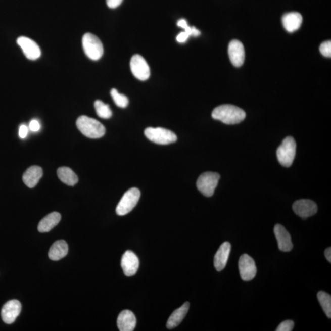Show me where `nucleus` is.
Returning <instances> with one entry per match:
<instances>
[{
  "label": "nucleus",
  "instance_id": "nucleus-1",
  "mask_svg": "<svg viewBox=\"0 0 331 331\" xmlns=\"http://www.w3.org/2000/svg\"><path fill=\"white\" fill-rule=\"evenodd\" d=\"M213 119L220 120L227 125L240 123L246 117V112L237 106L231 105H223L214 109L212 113Z\"/></svg>",
  "mask_w": 331,
  "mask_h": 331
},
{
  "label": "nucleus",
  "instance_id": "nucleus-2",
  "mask_svg": "<svg viewBox=\"0 0 331 331\" xmlns=\"http://www.w3.org/2000/svg\"><path fill=\"white\" fill-rule=\"evenodd\" d=\"M76 126L82 134L91 139H99L106 133V128L102 123L88 116L79 117L76 121Z\"/></svg>",
  "mask_w": 331,
  "mask_h": 331
},
{
  "label": "nucleus",
  "instance_id": "nucleus-3",
  "mask_svg": "<svg viewBox=\"0 0 331 331\" xmlns=\"http://www.w3.org/2000/svg\"><path fill=\"white\" fill-rule=\"evenodd\" d=\"M82 46L89 59L97 61L102 58L104 53L103 45L97 36L90 33H85L82 37Z\"/></svg>",
  "mask_w": 331,
  "mask_h": 331
},
{
  "label": "nucleus",
  "instance_id": "nucleus-4",
  "mask_svg": "<svg viewBox=\"0 0 331 331\" xmlns=\"http://www.w3.org/2000/svg\"><path fill=\"white\" fill-rule=\"evenodd\" d=\"M296 150V143L294 138L291 136L286 137L277 151L279 163L285 167L292 166L295 158Z\"/></svg>",
  "mask_w": 331,
  "mask_h": 331
},
{
  "label": "nucleus",
  "instance_id": "nucleus-5",
  "mask_svg": "<svg viewBox=\"0 0 331 331\" xmlns=\"http://www.w3.org/2000/svg\"><path fill=\"white\" fill-rule=\"evenodd\" d=\"M220 175L217 172H206L199 177L197 182L198 191L207 197L214 195L217 188Z\"/></svg>",
  "mask_w": 331,
  "mask_h": 331
},
{
  "label": "nucleus",
  "instance_id": "nucleus-6",
  "mask_svg": "<svg viewBox=\"0 0 331 331\" xmlns=\"http://www.w3.org/2000/svg\"><path fill=\"white\" fill-rule=\"evenodd\" d=\"M145 134L149 140L157 145H168L176 142L177 140V136L173 132L163 128H148Z\"/></svg>",
  "mask_w": 331,
  "mask_h": 331
},
{
  "label": "nucleus",
  "instance_id": "nucleus-7",
  "mask_svg": "<svg viewBox=\"0 0 331 331\" xmlns=\"http://www.w3.org/2000/svg\"><path fill=\"white\" fill-rule=\"evenodd\" d=\"M140 197L139 190L132 188L126 192L117 206L118 215L123 216L129 214L137 205Z\"/></svg>",
  "mask_w": 331,
  "mask_h": 331
},
{
  "label": "nucleus",
  "instance_id": "nucleus-8",
  "mask_svg": "<svg viewBox=\"0 0 331 331\" xmlns=\"http://www.w3.org/2000/svg\"><path fill=\"white\" fill-rule=\"evenodd\" d=\"M130 68L132 74L137 79L145 81L149 78L151 75L149 66L146 60L140 55H134L132 57Z\"/></svg>",
  "mask_w": 331,
  "mask_h": 331
},
{
  "label": "nucleus",
  "instance_id": "nucleus-9",
  "mask_svg": "<svg viewBox=\"0 0 331 331\" xmlns=\"http://www.w3.org/2000/svg\"><path fill=\"white\" fill-rule=\"evenodd\" d=\"M239 269L241 277L244 281H250L255 277L257 274V266L253 259L249 255L241 256L239 261Z\"/></svg>",
  "mask_w": 331,
  "mask_h": 331
},
{
  "label": "nucleus",
  "instance_id": "nucleus-10",
  "mask_svg": "<svg viewBox=\"0 0 331 331\" xmlns=\"http://www.w3.org/2000/svg\"><path fill=\"white\" fill-rule=\"evenodd\" d=\"M17 44L21 47L23 53L28 59L36 60L41 56V51L39 45L33 40L25 36L19 37L17 40Z\"/></svg>",
  "mask_w": 331,
  "mask_h": 331
},
{
  "label": "nucleus",
  "instance_id": "nucleus-11",
  "mask_svg": "<svg viewBox=\"0 0 331 331\" xmlns=\"http://www.w3.org/2000/svg\"><path fill=\"white\" fill-rule=\"evenodd\" d=\"M293 209L296 215L303 219H306L316 214L318 207L314 201L310 200H300L296 201L293 204Z\"/></svg>",
  "mask_w": 331,
  "mask_h": 331
},
{
  "label": "nucleus",
  "instance_id": "nucleus-12",
  "mask_svg": "<svg viewBox=\"0 0 331 331\" xmlns=\"http://www.w3.org/2000/svg\"><path fill=\"white\" fill-rule=\"evenodd\" d=\"M22 306L19 301L11 300L4 305L2 309V318L7 324H12L20 313H21Z\"/></svg>",
  "mask_w": 331,
  "mask_h": 331
},
{
  "label": "nucleus",
  "instance_id": "nucleus-13",
  "mask_svg": "<svg viewBox=\"0 0 331 331\" xmlns=\"http://www.w3.org/2000/svg\"><path fill=\"white\" fill-rule=\"evenodd\" d=\"M123 272L126 276H131L136 274L139 266V261L134 253L128 250L123 254L121 261Z\"/></svg>",
  "mask_w": 331,
  "mask_h": 331
},
{
  "label": "nucleus",
  "instance_id": "nucleus-14",
  "mask_svg": "<svg viewBox=\"0 0 331 331\" xmlns=\"http://www.w3.org/2000/svg\"><path fill=\"white\" fill-rule=\"evenodd\" d=\"M228 54L232 64L235 67H240L245 60V50L243 43L238 40L230 42L228 47Z\"/></svg>",
  "mask_w": 331,
  "mask_h": 331
},
{
  "label": "nucleus",
  "instance_id": "nucleus-15",
  "mask_svg": "<svg viewBox=\"0 0 331 331\" xmlns=\"http://www.w3.org/2000/svg\"><path fill=\"white\" fill-rule=\"evenodd\" d=\"M274 234L277 239L278 249L282 252H290L293 249V244L289 232L281 224H276L274 227Z\"/></svg>",
  "mask_w": 331,
  "mask_h": 331
},
{
  "label": "nucleus",
  "instance_id": "nucleus-16",
  "mask_svg": "<svg viewBox=\"0 0 331 331\" xmlns=\"http://www.w3.org/2000/svg\"><path fill=\"white\" fill-rule=\"evenodd\" d=\"M231 246L228 242L221 245L214 257V266L217 271H221L226 267L231 252Z\"/></svg>",
  "mask_w": 331,
  "mask_h": 331
},
{
  "label": "nucleus",
  "instance_id": "nucleus-17",
  "mask_svg": "<svg viewBox=\"0 0 331 331\" xmlns=\"http://www.w3.org/2000/svg\"><path fill=\"white\" fill-rule=\"evenodd\" d=\"M136 326V316L131 311L123 310L118 316L117 326L120 331H132Z\"/></svg>",
  "mask_w": 331,
  "mask_h": 331
},
{
  "label": "nucleus",
  "instance_id": "nucleus-18",
  "mask_svg": "<svg viewBox=\"0 0 331 331\" xmlns=\"http://www.w3.org/2000/svg\"><path fill=\"white\" fill-rule=\"evenodd\" d=\"M282 24L288 32L293 33L300 28L302 23V16L297 12L284 14L282 17Z\"/></svg>",
  "mask_w": 331,
  "mask_h": 331
},
{
  "label": "nucleus",
  "instance_id": "nucleus-19",
  "mask_svg": "<svg viewBox=\"0 0 331 331\" xmlns=\"http://www.w3.org/2000/svg\"><path fill=\"white\" fill-rule=\"evenodd\" d=\"M43 172L41 167L32 166L26 170L22 179L24 183L30 188L35 186L42 177Z\"/></svg>",
  "mask_w": 331,
  "mask_h": 331
},
{
  "label": "nucleus",
  "instance_id": "nucleus-20",
  "mask_svg": "<svg viewBox=\"0 0 331 331\" xmlns=\"http://www.w3.org/2000/svg\"><path fill=\"white\" fill-rule=\"evenodd\" d=\"M68 253V246L65 241L59 240L52 245L50 251H49V257L53 261H59L66 257Z\"/></svg>",
  "mask_w": 331,
  "mask_h": 331
},
{
  "label": "nucleus",
  "instance_id": "nucleus-21",
  "mask_svg": "<svg viewBox=\"0 0 331 331\" xmlns=\"http://www.w3.org/2000/svg\"><path fill=\"white\" fill-rule=\"evenodd\" d=\"M60 220L61 215L59 212L51 213L40 221L37 229L42 233L50 232L59 223Z\"/></svg>",
  "mask_w": 331,
  "mask_h": 331
},
{
  "label": "nucleus",
  "instance_id": "nucleus-22",
  "mask_svg": "<svg viewBox=\"0 0 331 331\" xmlns=\"http://www.w3.org/2000/svg\"><path fill=\"white\" fill-rule=\"evenodd\" d=\"M190 307L189 302H185L182 307L175 310L171 315L169 316L167 321L166 326L168 329H173L177 327L183 321L185 317L186 313H188Z\"/></svg>",
  "mask_w": 331,
  "mask_h": 331
},
{
  "label": "nucleus",
  "instance_id": "nucleus-23",
  "mask_svg": "<svg viewBox=\"0 0 331 331\" xmlns=\"http://www.w3.org/2000/svg\"><path fill=\"white\" fill-rule=\"evenodd\" d=\"M57 174L63 183L69 186H74L78 182V177L73 170L68 167H61L57 170Z\"/></svg>",
  "mask_w": 331,
  "mask_h": 331
},
{
  "label": "nucleus",
  "instance_id": "nucleus-24",
  "mask_svg": "<svg viewBox=\"0 0 331 331\" xmlns=\"http://www.w3.org/2000/svg\"><path fill=\"white\" fill-rule=\"evenodd\" d=\"M317 298L322 309L328 318H331V296L328 293L321 291L318 293Z\"/></svg>",
  "mask_w": 331,
  "mask_h": 331
},
{
  "label": "nucleus",
  "instance_id": "nucleus-25",
  "mask_svg": "<svg viewBox=\"0 0 331 331\" xmlns=\"http://www.w3.org/2000/svg\"><path fill=\"white\" fill-rule=\"evenodd\" d=\"M94 109L98 116L104 119H108L111 118L112 112L108 105L104 103L102 101L97 100L94 104Z\"/></svg>",
  "mask_w": 331,
  "mask_h": 331
},
{
  "label": "nucleus",
  "instance_id": "nucleus-26",
  "mask_svg": "<svg viewBox=\"0 0 331 331\" xmlns=\"http://www.w3.org/2000/svg\"><path fill=\"white\" fill-rule=\"evenodd\" d=\"M111 94L115 104L118 107L125 108L127 107L129 100L127 97L124 94H120L116 88H112L111 91Z\"/></svg>",
  "mask_w": 331,
  "mask_h": 331
},
{
  "label": "nucleus",
  "instance_id": "nucleus-27",
  "mask_svg": "<svg viewBox=\"0 0 331 331\" xmlns=\"http://www.w3.org/2000/svg\"><path fill=\"white\" fill-rule=\"evenodd\" d=\"M294 326V321L292 320L284 321L278 325L276 331H292Z\"/></svg>",
  "mask_w": 331,
  "mask_h": 331
},
{
  "label": "nucleus",
  "instance_id": "nucleus-28",
  "mask_svg": "<svg viewBox=\"0 0 331 331\" xmlns=\"http://www.w3.org/2000/svg\"><path fill=\"white\" fill-rule=\"evenodd\" d=\"M319 51L323 56L326 57H331V42L327 41L322 43L319 47Z\"/></svg>",
  "mask_w": 331,
  "mask_h": 331
},
{
  "label": "nucleus",
  "instance_id": "nucleus-29",
  "mask_svg": "<svg viewBox=\"0 0 331 331\" xmlns=\"http://www.w3.org/2000/svg\"><path fill=\"white\" fill-rule=\"evenodd\" d=\"M177 26L185 30V32L188 34L189 36H192V27L188 26V23H187L185 19L179 20L177 22Z\"/></svg>",
  "mask_w": 331,
  "mask_h": 331
},
{
  "label": "nucleus",
  "instance_id": "nucleus-30",
  "mask_svg": "<svg viewBox=\"0 0 331 331\" xmlns=\"http://www.w3.org/2000/svg\"><path fill=\"white\" fill-rule=\"evenodd\" d=\"M123 0H106V4L109 8L115 9L122 4Z\"/></svg>",
  "mask_w": 331,
  "mask_h": 331
},
{
  "label": "nucleus",
  "instance_id": "nucleus-31",
  "mask_svg": "<svg viewBox=\"0 0 331 331\" xmlns=\"http://www.w3.org/2000/svg\"><path fill=\"white\" fill-rule=\"evenodd\" d=\"M30 130L33 132L38 131L41 128V125L37 120H32L31 121L29 125Z\"/></svg>",
  "mask_w": 331,
  "mask_h": 331
},
{
  "label": "nucleus",
  "instance_id": "nucleus-32",
  "mask_svg": "<svg viewBox=\"0 0 331 331\" xmlns=\"http://www.w3.org/2000/svg\"><path fill=\"white\" fill-rule=\"evenodd\" d=\"M189 36L188 34L183 31V32H181L178 34L176 39L178 42L184 43L188 40Z\"/></svg>",
  "mask_w": 331,
  "mask_h": 331
},
{
  "label": "nucleus",
  "instance_id": "nucleus-33",
  "mask_svg": "<svg viewBox=\"0 0 331 331\" xmlns=\"http://www.w3.org/2000/svg\"><path fill=\"white\" fill-rule=\"evenodd\" d=\"M28 133V129L27 126L25 125H22L21 126H20L19 131L20 137L22 138V139H24V138L27 137Z\"/></svg>",
  "mask_w": 331,
  "mask_h": 331
},
{
  "label": "nucleus",
  "instance_id": "nucleus-34",
  "mask_svg": "<svg viewBox=\"0 0 331 331\" xmlns=\"http://www.w3.org/2000/svg\"><path fill=\"white\" fill-rule=\"evenodd\" d=\"M325 257H326L327 260L331 263V248L329 247L325 250L324 252Z\"/></svg>",
  "mask_w": 331,
  "mask_h": 331
},
{
  "label": "nucleus",
  "instance_id": "nucleus-35",
  "mask_svg": "<svg viewBox=\"0 0 331 331\" xmlns=\"http://www.w3.org/2000/svg\"><path fill=\"white\" fill-rule=\"evenodd\" d=\"M201 34L200 31H199L197 28L195 27H192V36L197 37Z\"/></svg>",
  "mask_w": 331,
  "mask_h": 331
}]
</instances>
